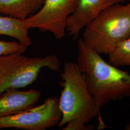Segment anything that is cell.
<instances>
[{"label": "cell", "instance_id": "277c9868", "mask_svg": "<svg viewBox=\"0 0 130 130\" xmlns=\"http://www.w3.org/2000/svg\"><path fill=\"white\" fill-rule=\"evenodd\" d=\"M60 68L56 55L29 57L15 53L0 56V95L8 89L24 88L32 84L43 68L59 72Z\"/></svg>", "mask_w": 130, "mask_h": 130}, {"label": "cell", "instance_id": "7a4b0ae2", "mask_svg": "<svg viewBox=\"0 0 130 130\" xmlns=\"http://www.w3.org/2000/svg\"><path fill=\"white\" fill-rule=\"evenodd\" d=\"M130 36V0L112 5L84 28V44L99 54L107 55Z\"/></svg>", "mask_w": 130, "mask_h": 130}, {"label": "cell", "instance_id": "ba28073f", "mask_svg": "<svg viewBox=\"0 0 130 130\" xmlns=\"http://www.w3.org/2000/svg\"><path fill=\"white\" fill-rule=\"evenodd\" d=\"M41 93L37 90L21 91L9 89L0 95V117L27 110L39 101Z\"/></svg>", "mask_w": 130, "mask_h": 130}, {"label": "cell", "instance_id": "9c48e42d", "mask_svg": "<svg viewBox=\"0 0 130 130\" xmlns=\"http://www.w3.org/2000/svg\"><path fill=\"white\" fill-rule=\"evenodd\" d=\"M44 0H0V14L24 20L36 13Z\"/></svg>", "mask_w": 130, "mask_h": 130}, {"label": "cell", "instance_id": "52a82bcc", "mask_svg": "<svg viewBox=\"0 0 130 130\" xmlns=\"http://www.w3.org/2000/svg\"><path fill=\"white\" fill-rule=\"evenodd\" d=\"M126 0H77L73 12L68 18L66 31L74 40L103 11L112 5Z\"/></svg>", "mask_w": 130, "mask_h": 130}, {"label": "cell", "instance_id": "30bf717a", "mask_svg": "<svg viewBox=\"0 0 130 130\" xmlns=\"http://www.w3.org/2000/svg\"><path fill=\"white\" fill-rule=\"evenodd\" d=\"M28 30L24 20L0 15V35L13 38L29 46L32 41L29 36Z\"/></svg>", "mask_w": 130, "mask_h": 130}, {"label": "cell", "instance_id": "8992f818", "mask_svg": "<svg viewBox=\"0 0 130 130\" xmlns=\"http://www.w3.org/2000/svg\"><path fill=\"white\" fill-rule=\"evenodd\" d=\"M77 0H44L36 13L24 19L29 29L37 28L41 32L51 33L57 40L66 35V22L73 12Z\"/></svg>", "mask_w": 130, "mask_h": 130}, {"label": "cell", "instance_id": "6da1fadb", "mask_svg": "<svg viewBox=\"0 0 130 130\" xmlns=\"http://www.w3.org/2000/svg\"><path fill=\"white\" fill-rule=\"evenodd\" d=\"M77 64L85 76L89 91L96 106L130 97V75L103 59L100 54L78 41Z\"/></svg>", "mask_w": 130, "mask_h": 130}, {"label": "cell", "instance_id": "8fae6325", "mask_svg": "<svg viewBox=\"0 0 130 130\" xmlns=\"http://www.w3.org/2000/svg\"><path fill=\"white\" fill-rule=\"evenodd\" d=\"M109 63L116 67H130V36L120 42L107 54Z\"/></svg>", "mask_w": 130, "mask_h": 130}, {"label": "cell", "instance_id": "5b68a950", "mask_svg": "<svg viewBox=\"0 0 130 130\" xmlns=\"http://www.w3.org/2000/svg\"><path fill=\"white\" fill-rule=\"evenodd\" d=\"M61 118L59 99L47 98L44 102L37 107L0 117V129L45 130L58 125Z\"/></svg>", "mask_w": 130, "mask_h": 130}, {"label": "cell", "instance_id": "7c38bea8", "mask_svg": "<svg viewBox=\"0 0 130 130\" xmlns=\"http://www.w3.org/2000/svg\"><path fill=\"white\" fill-rule=\"evenodd\" d=\"M28 46L20 42L0 41V56L15 53H24Z\"/></svg>", "mask_w": 130, "mask_h": 130}, {"label": "cell", "instance_id": "5bb4252c", "mask_svg": "<svg viewBox=\"0 0 130 130\" xmlns=\"http://www.w3.org/2000/svg\"><path fill=\"white\" fill-rule=\"evenodd\" d=\"M125 129L126 130H130V122L126 125Z\"/></svg>", "mask_w": 130, "mask_h": 130}, {"label": "cell", "instance_id": "3957f363", "mask_svg": "<svg viewBox=\"0 0 130 130\" xmlns=\"http://www.w3.org/2000/svg\"><path fill=\"white\" fill-rule=\"evenodd\" d=\"M62 87L59 107L62 118L58 126L65 125L71 119L79 118L86 123L99 114V108L89 91L85 75L74 62L65 63L61 73Z\"/></svg>", "mask_w": 130, "mask_h": 130}, {"label": "cell", "instance_id": "4fadbf2b", "mask_svg": "<svg viewBox=\"0 0 130 130\" xmlns=\"http://www.w3.org/2000/svg\"><path fill=\"white\" fill-rule=\"evenodd\" d=\"M86 123L80 118H76L69 121L63 130H93L94 127L93 125H85Z\"/></svg>", "mask_w": 130, "mask_h": 130}]
</instances>
